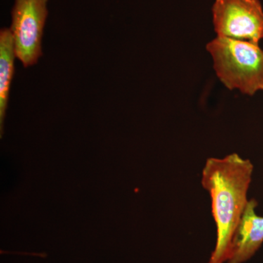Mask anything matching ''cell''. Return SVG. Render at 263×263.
Returning <instances> with one entry per match:
<instances>
[{
	"mask_svg": "<svg viewBox=\"0 0 263 263\" xmlns=\"http://www.w3.org/2000/svg\"><path fill=\"white\" fill-rule=\"evenodd\" d=\"M254 165L233 153L223 158L207 159L202 171V187L212 199L216 242L208 263H226L232 238L249 200Z\"/></svg>",
	"mask_w": 263,
	"mask_h": 263,
	"instance_id": "1",
	"label": "cell"
},
{
	"mask_svg": "<svg viewBox=\"0 0 263 263\" xmlns=\"http://www.w3.org/2000/svg\"><path fill=\"white\" fill-rule=\"evenodd\" d=\"M206 48L218 79L228 89L249 96L263 91V50L259 44L216 37Z\"/></svg>",
	"mask_w": 263,
	"mask_h": 263,
	"instance_id": "2",
	"label": "cell"
},
{
	"mask_svg": "<svg viewBox=\"0 0 263 263\" xmlns=\"http://www.w3.org/2000/svg\"><path fill=\"white\" fill-rule=\"evenodd\" d=\"M212 12L217 37L257 44L263 39V8L259 0H216Z\"/></svg>",
	"mask_w": 263,
	"mask_h": 263,
	"instance_id": "3",
	"label": "cell"
},
{
	"mask_svg": "<svg viewBox=\"0 0 263 263\" xmlns=\"http://www.w3.org/2000/svg\"><path fill=\"white\" fill-rule=\"evenodd\" d=\"M48 0H15L10 27L16 58L24 67L35 65L42 56L43 29Z\"/></svg>",
	"mask_w": 263,
	"mask_h": 263,
	"instance_id": "4",
	"label": "cell"
},
{
	"mask_svg": "<svg viewBox=\"0 0 263 263\" xmlns=\"http://www.w3.org/2000/svg\"><path fill=\"white\" fill-rule=\"evenodd\" d=\"M258 202L249 200L235 230L226 263H243L252 258L263 243V216L257 215Z\"/></svg>",
	"mask_w": 263,
	"mask_h": 263,
	"instance_id": "5",
	"label": "cell"
},
{
	"mask_svg": "<svg viewBox=\"0 0 263 263\" xmlns=\"http://www.w3.org/2000/svg\"><path fill=\"white\" fill-rule=\"evenodd\" d=\"M15 55L13 35L10 29H3L0 32V133L3 134L4 120L10 85L14 74Z\"/></svg>",
	"mask_w": 263,
	"mask_h": 263,
	"instance_id": "6",
	"label": "cell"
}]
</instances>
